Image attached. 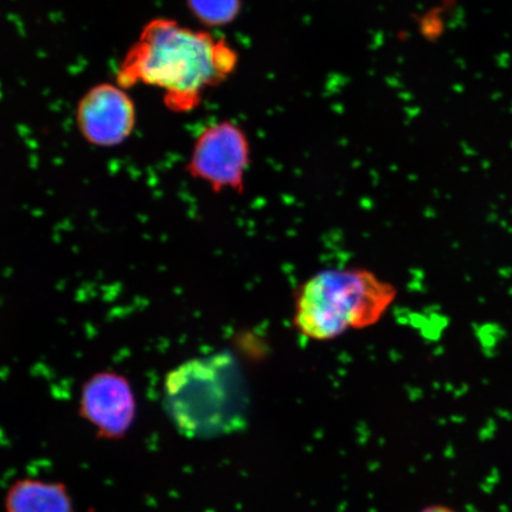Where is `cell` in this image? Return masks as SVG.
Returning a JSON list of instances; mask_svg holds the SVG:
<instances>
[{
  "instance_id": "7a4b0ae2",
  "label": "cell",
  "mask_w": 512,
  "mask_h": 512,
  "mask_svg": "<svg viewBox=\"0 0 512 512\" xmlns=\"http://www.w3.org/2000/svg\"><path fill=\"white\" fill-rule=\"evenodd\" d=\"M396 297V287L367 268H330L299 287L293 325L311 341H334L379 323Z\"/></svg>"
},
{
  "instance_id": "52a82bcc",
  "label": "cell",
  "mask_w": 512,
  "mask_h": 512,
  "mask_svg": "<svg viewBox=\"0 0 512 512\" xmlns=\"http://www.w3.org/2000/svg\"><path fill=\"white\" fill-rule=\"evenodd\" d=\"M6 512H76L67 486L37 478H22L5 496Z\"/></svg>"
},
{
  "instance_id": "6da1fadb",
  "label": "cell",
  "mask_w": 512,
  "mask_h": 512,
  "mask_svg": "<svg viewBox=\"0 0 512 512\" xmlns=\"http://www.w3.org/2000/svg\"><path fill=\"white\" fill-rule=\"evenodd\" d=\"M238 66V54L226 40L194 30L175 19L155 18L144 25L117 73L124 89L142 85L163 91L169 111L188 113L201 105L209 89L221 85Z\"/></svg>"
},
{
  "instance_id": "8992f818",
  "label": "cell",
  "mask_w": 512,
  "mask_h": 512,
  "mask_svg": "<svg viewBox=\"0 0 512 512\" xmlns=\"http://www.w3.org/2000/svg\"><path fill=\"white\" fill-rule=\"evenodd\" d=\"M79 412L98 437L123 439L137 416V400L127 377L115 371H100L83 384Z\"/></svg>"
},
{
  "instance_id": "3957f363",
  "label": "cell",
  "mask_w": 512,
  "mask_h": 512,
  "mask_svg": "<svg viewBox=\"0 0 512 512\" xmlns=\"http://www.w3.org/2000/svg\"><path fill=\"white\" fill-rule=\"evenodd\" d=\"M240 373L227 354L195 358L171 370L163 389V405L178 432L210 438L238 426L242 412Z\"/></svg>"
},
{
  "instance_id": "ba28073f",
  "label": "cell",
  "mask_w": 512,
  "mask_h": 512,
  "mask_svg": "<svg viewBox=\"0 0 512 512\" xmlns=\"http://www.w3.org/2000/svg\"><path fill=\"white\" fill-rule=\"evenodd\" d=\"M187 3L191 14L209 27L233 22L240 11V0H187Z\"/></svg>"
},
{
  "instance_id": "277c9868",
  "label": "cell",
  "mask_w": 512,
  "mask_h": 512,
  "mask_svg": "<svg viewBox=\"0 0 512 512\" xmlns=\"http://www.w3.org/2000/svg\"><path fill=\"white\" fill-rule=\"evenodd\" d=\"M251 165V144L245 131L233 121L210 125L198 134L187 165L188 174L220 194L245 191Z\"/></svg>"
},
{
  "instance_id": "9c48e42d",
  "label": "cell",
  "mask_w": 512,
  "mask_h": 512,
  "mask_svg": "<svg viewBox=\"0 0 512 512\" xmlns=\"http://www.w3.org/2000/svg\"><path fill=\"white\" fill-rule=\"evenodd\" d=\"M420 512H462V511H458V510L448 507V505H444V504H433V505H428V507H426L425 509H422Z\"/></svg>"
},
{
  "instance_id": "5b68a950",
  "label": "cell",
  "mask_w": 512,
  "mask_h": 512,
  "mask_svg": "<svg viewBox=\"0 0 512 512\" xmlns=\"http://www.w3.org/2000/svg\"><path fill=\"white\" fill-rule=\"evenodd\" d=\"M75 120L87 143L115 147L131 137L137 125V108L126 89L118 83L104 82L83 94Z\"/></svg>"
}]
</instances>
